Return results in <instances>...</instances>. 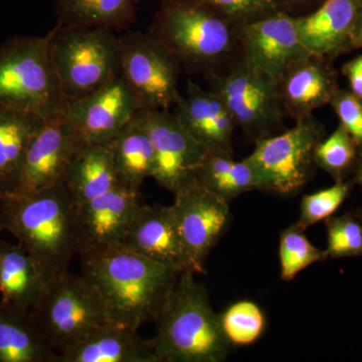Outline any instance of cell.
I'll use <instances>...</instances> for the list:
<instances>
[{"label":"cell","mask_w":362,"mask_h":362,"mask_svg":"<svg viewBox=\"0 0 362 362\" xmlns=\"http://www.w3.org/2000/svg\"><path fill=\"white\" fill-rule=\"evenodd\" d=\"M361 0H324L306 16L296 18L300 42L311 56L328 59L349 49L350 35Z\"/></svg>","instance_id":"obj_19"},{"label":"cell","mask_w":362,"mask_h":362,"mask_svg":"<svg viewBox=\"0 0 362 362\" xmlns=\"http://www.w3.org/2000/svg\"><path fill=\"white\" fill-rule=\"evenodd\" d=\"M278 85L285 113L296 121L330 103L337 92L334 73L323 59L313 56L293 65Z\"/></svg>","instance_id":"obj_20"},{"label":"cell","mask_w":362,"mask_h":362,"mask_svg":"<svg viewBox=\"0 0 362 362\" xmlns=\"http://www.w3.org/2000/svg\"><path fill=\"white\" fill-rule=\"evenodd\" d=\"M141 206L140 190L119 183L106 194L78 206L81 252L122 242Z\"/></svg>","instance_id":"obj_18"},{"label":"cell","mask_w":362,"mask_h":362,"mask_svg":"<svg viewBox=\"0 0 362 362\" xmlns=\"http://www.w3.org/2000/svg\"><path fill=\"white\" fill-rule=\"evenodd\" d=\"M356 141L340 124L327 139L321 140L314 152L317 165L339 178L356 159Z\"/></svg>","instance_id":"obj_31"},{"label":"cell","mask_w":362,"mask_h":362,"mask_svg":"<svg viewBox=\"0 0 362 362\" xmlns=\"http://www.w3.org/2000/svg\"><path fill=\"white\" fill-rule=\"evenodd\" d=\"M281 278L292 281L300 272L327 258L325 251L314 247L297 223L288 226L280 235L279 243Z\"/></svg>","instance_id":"obj_30"},{"label":"cell","mask_w":362,"mask_h":362,"mask_svg":"<svg viewBox=\"0 0 362 362\" xmlns=\"http://www.w3.org/2000/svg\"><path fill=\"white\" fill-rule=\"evenodd\" d=\"M361 103H362V101H361Z\"/></svg>","instance_id":"obj_42"},{"label":"cell","mask_w":362,"mask_h":362,"mask_svg":"<svg viewBox=\"0 0 362 362\" xmlns=\"http://www.w3.org/2000/svg\"><path fill=\"white\" fill-rule=\"evenodd\" d=\"M238 25L280 11L275 0H202Z\"/></svg>","instance_id":"obj_34"},{"label":"cell","mask_w":362,"mask_h":362,"mask_svg":"<svg viewBox=\"0 0 362 362\" xmlns=\"http://www.w3.org/2000/svg\"><path fill=\"white\" fill-rule=\"evenodd\" d=\"M362 47V0L359 2L357 9L356 23L350 35L349 49Z\"/></svg>","instance_id":"obj_38"},{"label":"cell","mask_w":362,"mask_h":362,"mask_svg":"<svg viewBox=\"0 0 362 362\" xmlns=\"http://www.w3.org/2000/svg\"><path fill=\"white\" fill-rule=\"evenodd\" d=\"M4 232V230H2V228H0V257H1V242H2V240H1V233Z\"/></svg>","instance_id":"obj_40"},{"label":"cell","mask_w":362,"mask_h":362,"mask_svg":"<svg viewBox=\"0 0 362 362\" xmlns=\"http://www.w3.org/2000/svg\"><path fill=\"white\" fill-rule=\"evenodd\" d=\"M344 74L349 78L352 94L362 101V56L356 57L346 64Z\"/></svg>","instance_id":"obj_37"},{"label":"cell","mask_w":362,"mask_h":362,"mask_svg":"<svg viewBox=\"0 0 362 362\" xmlns=\"http://www.w3.org/2000/svg\"><path fill=\"white\" fill-rule=\"evenodd\" d=\"M278 8L284 13L300 18L315 11L322 4L321 0H275Z\"/></svg>","instance_id":"obj_36"},{"label":"cell","mask_w":362,"mask_h":362,"mask_svg":"<svg viewBox=\"0 0 362 362\" xmlns=\"http://www.w3.org/2000/svg\"><path fill=\"white\" fill-rule=\"evenodd\" d=\"M221 329L230 344L245 346L256 342L266 328V317L258 304L240 300L220 314Z\"/></svg>","instance_id":"obj_29"},{"label":"cell","mask_w":362,"mask_h":362,"mask_svg":"<svg viewBox=\"0 0 362 362\" xmlns=\"http://www.w3.org/2000/svg\"><path fill=\"white\" fill-rule=\"evenodd\" d=\"M119 42L121 76L143 110H168L180 96V62L148 33H127L119 37Z\"/></svg>","instance_id":"obj_10"},{"label":"cell","mask_w":362,"mask_h":362,"mask_svg":"<svg viewBox=\"0 0 362 362\" xmlns=\"http://www.w3.org/2000/svg\"><path fill=\"white\" fill-rule=\"evenodd\" d=\"M58 362H160L153 340L112 322L105 324L59 354Z\"/></svg>","instance_id":"obj_21"},{"label":"cell","mask_w":362,"mask_h":362,"mask_svg":"<svg viewBox=\"0 0 362 362\" xmlns=\"http://www.w3.org/2000/svg\"><path fill=\"white\" fill-rule=\"evenodd\" d=\"M121 244L163 265L192 271L171 206L142 204Z\"/></svg>","instance_id":"obj_17"},{"label":"cell","mask_w":362,"mask_h":362,"mask_svg":"<svg viewBox=\"0 0 362 362\" xmlns=\"http://www.w3.org/2000/svg\"><path fill=\"white\" fill-rule=\"evenodd\" d=\"M30 315L59 354L110 322L94 285L82 274L69 271L47 281Z\"/></svg>","instance_id":"obj_7"},{"label":"cell","mask_w":362,"mask_h":362,"mask_svg":"<svg viewBox=\"0 0 362 362\" xmlns=\"http://www.w3.org/2000/svg\"><path fill=\"white\" fill-rule=\"evenodd\" d=\"M194 175L204 187L228 202L258 189L256 175L246 158L235 161L233 156L209 153Z\"/></svg>","instance_id":"obj_28"},{"label":"cell","mask_w":362,"mask_h":362,"mask_svg":"<svg viewBox=\"0 0 362 362\" xmlns=\"http://www.w3.org/2000/svg\"><path fill=\"white\" fill-rule=\"evenodd\" d=\"M358 180L361 181V182L362 183V162H361V166H359Z\"/></svg>","instance_id":"obj_39"},{"label":"cell","mask_w":362,"mask_h":362,"mask_svg":"<svg viewBox=\"0 0 362 362\" xmlns=\"http://www.w3.org/2000/svg\"><path fill=\"white\" fill-rule=\"evenodd\" d=\"M49 51L66 102L87 96L120 74V42L105 28L51 30Z\"/></svg>","instance_id":"obj_6"},{"label":"cell","mask_w":362,"mask_h":362,"mask_svg":"<svg viewBox=\"0 0 362 362\" xmlns=\"http://www.w3.org/2000/svg\"><path fill=\"white\" fill-rule=\"evenodd\" d=\"M135 0H56L61 28L125 30L136 21Z\"/></svg>","instance_id":"obj_27"},{"label":"cell","mask_w":362,"mask_h":362,"mask_svg":"<svg viewBox=\"0 0 362 362\" xmlns=\"http://www.w3.org/2000/svg\"><path fill=\"white\" fill-rule=\"evenodd\" d=\"M330 104L343 127L346 129L356 144L362 145V103L352 93L338 90Z\"/></svg>","instance_id":"obj_35"},{"label":"cell","mask_w":362,"mask_h":362,"mask_svg":"<svg viewBox=\"0 0 362 362\" xmlns=\"http://www.w3.org/2000/svg\"><path fill=\"white\" fill-rule=\"evenodd\" d=\"M209 78L235 126L255 141L276 135L275 131L282 128L285 110L274 78L249 68L240 58L226 74H214Z\"/></svg>","instance_id":"obj_9"},{"label":"cell","mask_w":362,"mask_h":362,"mask_svg":"<svg viewBox=\"0 0 362 362\" xmlns=\"http://www.w3.org/2000/svg\"><path fill=\"white\" fill-rule=\"evenodd\" d=\"M143 110L121 74L95 92L66 102L64 113L83 144H107Z\"/></svg>","instance_id":"obj_13"},{"label":"cell","mask_w":362,"mask_h":362,"mask_svg":"<svg viewBox=\"0 0 362 362\" xmlns=\"http://www.w3.org/2000/svg\"><path fill=\"white\" fill-rule=\"evenodd\" d=\"M327 257L342 258L362 255V225L351 216L328 218Z\"/></svg>","instance_id":"obj_33"},{"label":"cell","mask_w":362,"mask_h":362,"mask_svg":"<svg viewBox=\"0 0 362 362\" xmlns=\"http://www.w3.org/2000/svg\"><path fill=\"white\" fill-rule=\"evenodd\" d=\"M82 145L77 131L64 112L45 118L26 151L13 197L42 192L63 180Z\"/></svg>","instance_id":"obj_14"},{"label":"cell","mask_w":362,"mask_h":362,"mask_svg":"<svg viewBox=\"0 0 362 362\" xmlns=\"http://www.w3.org/2000/svg\"><path fill=\"white\" fill-rule=\"evenodd\" d=\"M66 187L78 206L106 194L119 185L110 144H84L65 175Z\"/></svg>","instance_id":"obj_24"},{"label":"cell","mask_w":362,"mask_h":362,"mask_svg":"<svg viewBox=\"0 0 362 362\" xmlns=\"http://www.w3.org/2000/svg\"><path fill=\"white\" fill-rule=\"evenodd\" d=\"M148 33L181 68L207 77L240 52L239 25L202 0H160Z\"/></svg>","instance_id":"obj_3"},{"label":"cell","mask_w":362,"mask_h":362,"mask_svg":"<svg viewBox=\"0 0 362 362\" xmlns=\"http://www.w3.org/2000/svg\"><path fill=\"white\" fill-rule=\"evenodd\" d=\"M44 37L18 35L0 45V106L49 118L65 110L66 100Z\"/></svg>","instance_id":"obj_5"},{"label":"cell","mask_w":362,"mask_h":362,"mask_svg":"<svg viewBox=\"0 0 362 362\" xmlns=\"http://www.w3.org/2000/svg\"><path fill=\"white\" fill-rule=\"evenodd\" d=\"M136 4H140V2L143 1V0H135Z\"/></svg>","instance_id":"obj_41"},{"label":"cell","mask_w":362,"mask_h":362,"mask_svg":"<svg viewBox=\"0 0 362 362\" xmlns=\"http://www.w3.org/2000/svg\"><path fill=\"white\" fill-rule=\"evenodd\" d=\"M192 270L180 278L156 319L154 349L160 362H223L230 344L209 292Z\"/></svg>","instance_id":"obj_4"},{"label":"cell","mask_w":362,"mask_h":362,"mask_svg":"<svg viewBox=\"0 0 362 362\" xmlns=\"http://www.w3.org/2000/svg\"><path fill=\"white\" fill-rule=\"evenodd\" d=\"M59 357L30 312L0 305V362H58Z\"/></svg>","instance_id":"obj_25"},{"label":"cell","mask_w":362,"mask_h":362,"mask_svg":"<svg viewBox=\"0 0 362 362\" xmlns=\"http://www.w3.org/2000/svg\"><path fill=\"white\" fill-rule=\"evenodd\" d=\"M349 183L338 180L332 187L305 195L300 204L297 225L306 230L319 221L327 220L339 209L349 194Z\"/></svg>","instance_id":"obj_32"},{"label":"cell","mask_w":362,"mask_h":362,"mask_svg":"<svg viewBox=\"0 0 362 362\" xmlns=\"http://www.w3.org/2000/svg\"><path fill=\"white\" fill-rule=\"evenodd\" d=\"M45 119L0 106V202L16 194L26 151Z\"/></svg>","instance_id":"obj_23"},{"label":"cell","mask_w":362,"mask_h":362,"mask_svg":"<svg viewBox=\"0 0 362 362\" xmlns=\"http://www.w3.org/2000/svg\"><path fill=\"white\" fill-rule=\"evenodd\" d=\"M138 117L153 145L156 168L152 178L173 192L180 182L194 175L209 152L169 110L145 109Z\"/></svg>","instance_id":"obj_15"},{"label":"cell","mask_w":362,"mask_h":362,"mask_svg":"<svg viewBox=\"0 0 362 362\" xmlns=\"http://www.w3.org/2000/svg\"><path fill=\"white\" fill-rule=\"evenodd\" d=\"M173 106L182 127L209 154L233 156L235 120L216 92L188 82L187 96L180 94Z\"/></svg>","instance_id":"obj_16"},{"label":"cell","mask_w":362,"mask_h":362,"mask_svg":"<svg viewBox=\"0 0 362 362\" xmlns=\"http://www.w3.org/2000/svg\"><path fill=\"white\" fill-rule=\"evenodd\" d=\"M171 204L181 240L195 274L206 273V262L230 220V202L190 175L173 190Z\"/></svg>","instance_id":"obj_11"},{"label":"cell","mask_w":362,"mask_h":362,"mask_svg":"<svg viewBox=\"0 0 362 362\" xmlns=\"http://www.w3.org/2000/svg\"><path fill=\"white\" fill-rule=\"evenodd\" d=\"M82 275L94 285L110 322L137 330L156 321L181 274L121 243L78 255Z\"/></svg>","instance_id":"obj_1"},{"label":"cell","mask_w":362,"mask_h":362,"mask_svg":"<svg viewBox=\"0 0 362 362\" xmlns=\"http://www.w3.org/2000/svg\"><path fill=\"white\" fill-rule=\"evenodd\" d=\"M44 273L20 244L2 240L0 257V305L30 312L47 284Z\"/></svg>","instance_id":"obj_22"},{"label":"cell","mask_w":362,"mask_h":362,"mask_svg":"<svg viewBox=\"0 0 362 362\" xmlns=\"http://www.w3.org/2000/svg\"><path fill=\"white\" fill-rule=\"evenodd\" d=\"M322 131L312 116L296 121L294 127L256 141L246 157L258 189L279 195L297 194L310 178L314 152Z\"/></svg>","instance_id":"obj_8"},{"label":"cell","mask_w":362,"mask_h":362,"mask_svg":"<svg viewBox=\"0 0 362 362\" xmlns=\"http://www.w3.org/2000/svg\"><path fill=\"white\" fill-rule=\"evenodd\" d=\"M119 183L140 190L156 168L153 145L139 117L126 126L110 143Z\"/></svg>","instance_id":"obj_26"},{"label":"cell","mask_w":362,"mask_h":362,"mask_svg":"<svg viewBox=\"0 0 362 362\" xmlns=\"http://www.w3.org/2000/svg\"><path fill=\"white\" fill-rule=\"evenodd\" d=\"M78 211L63 178L42 192L0 202V228L18 240L49 281L68 272L80 254Z\"/></svg>","instance_id":"obj_2"},{"label":"cell","mask_w":362,"mask_h":362,"mask_svg":"<svg viewBox=\"0 0 362 362\" xmlns=\"http://www.w3.org/2000/svg\"><path fill=\"white\" fill-rule=\"evenodd\" d=\"M240 59L280 82L286 71L311 54L305 49L295 16L275 11L239 25Z\"/></svg>","instance_id":"obj_12"}]
</instances>
